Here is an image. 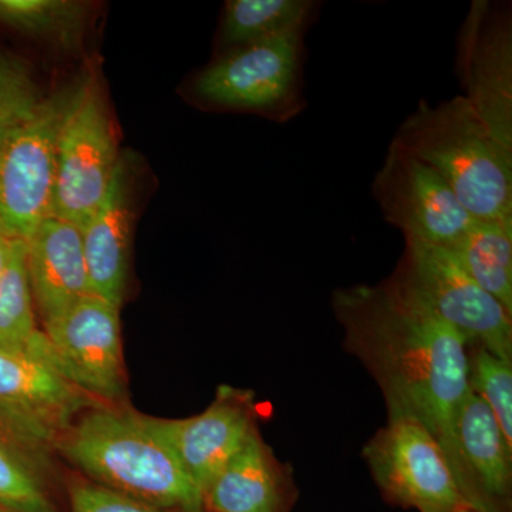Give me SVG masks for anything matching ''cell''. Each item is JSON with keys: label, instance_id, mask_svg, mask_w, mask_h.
Segmentation results:
<instances>
[{"label": "cell", "instance_id": "6da1fadb", "mask_svg": "<svg viewBox=\"0 0 512 512\" xmlns=\"http://www.w3.org/2000/svg\"><path fill=\"white\" fill-rule=\"evenodd\" d=\"M332 308L343 346L382 390L389 419L417 421L447 460L468 393L466 340L387 279L336 289Z\"/></svg>", "mask_w": 512, "mask_h": 512}, {"label": "cell", "instance_id": "7a4b0ae2", "mask_svg": "<svg viewBox=\"0 0 512 512\" xmlns=\"http://www.w3.org/2000/svg\"><path fill=\"white\" fill-rule=\"evenodd\" d=\"M56 451L83 478L114 493L163 510L205 512L201 491L151 416L101 404L74 420Z\"/></svg>", "mask_w": 512, "mask_h": 512}, {"label": "cell", "instance_id": "3957f363", "mask_svg": "<svg viewBox=\"0 0 512 512\" xmlns=\"http://www.w3.org/2000/svg\"><path fill=\"white\" fill-rule=\"evenodd\" d=\"M392 144L434 168L476 220H512V150L463 96L437 106L421 101Z\"/></svg>", "mask_w": 512, "mask_h": 512}, {"label": "cell", "instance_id": "277c9868", "mask_svg": "<svg viewBox=\"0 0 512 512\" xmlns=\"http://www.w3.org/2000/svg\"><path fill=\"white\" fill-rule=\"evenodd\" d=\"M387 281L466 340L512 362V313L480 288L450 249L404 238Z\"/></svg>", "mask_w": 512, "mask_h": 512}, {"label": "cell", "instance_id": "5b68a950", "mask_svg": "<svg viewBox=\"0 0 512 512\" xmlns=\"http://www.w3.org/2000/svg\"><path fill=\"white\" fill-rule=\"evenodd\" d=\"M119 140L97 77L74 83L56 144L52 215L83 227L99 208L119 167Z\"/></svg>", "mask_w": 512, "mask_h": 512}, {"label": "cell", "instance_id": "8992f818", "mask_svg": "<svg viewBox=\"0 0 512 512\" xmlns=\"http://www.w3.org/2000/svg\"><path fill=\"white\" fill-rule=\"evenodd\" d=\"M303 56V32L234 47L201 70L192 93L217 109L289 121L305 107Z\"/></svg>", "mask_w": 512, "mask_h": 512}, {"label": "cell", "instance_id": "52a82bcc", "mask_svg": "<svg viewBox=\"0 0 512 512\" xmlns=\"http://www.w3.org/2000/svg\"><path fill=\"white\" fill-rule=\"evenodd\" d=\"M72 86L45 97L0 143V231L28 241L52 215L56 144Z\"/></svg>", "mask_w": 512, "mask_h": 512}, {"label": "cell", "instance_id": "ba28073f", "mask_svg": "<svg viewBox=\"0 0 512 512\" xmlns=\"http://www.w3.org/2000/svg\"><path fill=\"white\" fill-rule=\"evenodd\" d=\"M370 474L387 503L404 510L453 512L470 508L437 440L417 421L387 420L363 448Z\"/></svg>", "mask_w": 512, "mask_h": 512}, {"label": "cell", "instance_id": "9c48e42d", "mask_svg": "<svg viewBox=\"0 0 512 512\" xmlns=\"http://www.w3.org/2000/svg\"><path fill=\"white\" fill-rule=\"evenodd\" d=\"M42 329L47 363L67 382L103 404L119 406L126 399L120 308L87 293Z\"/></svg>", "mask_w": 512, "mask_h": 512}, {"label": "cell", "instance_id": "30bf717a", "mask_svg": "<svg viewBox=\"0 0 512 512\" xmlns=\"http://www.w3.org/2000/svg\"><path fill=\"white\" fill-rule=\"evenodd\" d=\"M456 70L468 106L488 131L512 150L510 3H471L458 32Z\"/></svg>", "mask_w": 512, "mask_h": 512}, {"label": "cell", "instance_id": "8fae6325", "mask_svg": "<svg viewBox=\"0 0 512 512\" xmlns=\"http://www.w3.org/2000/svg\"><path fill=\"white\" fill-rule=\"evenodd\" d=\"M372 195L384 220L404 238L436 247L450 248L477 221L434 168L394 144L373 180Z\"/></svg>", "mask_w": 512, "mask_h": 512}, {"label": "cell", "instance_id": "7c38bea8", "mask_svg": "<svg viewBox=\"0 0 512 512\" xmlns=\"http://www.w3.org/2000/svg\"><path fill=\"white\" fill-rule=\"evenodd\" d=\"M204 497L214 478L258 431L254 394L220 386L210 406L185 419L151 417Z\"/></svg>", "mask_w": 512, "mask_h": 512}, {"label": "cell", "instance_id": "4fadbf2b", "mask_svg": "<svg viewBox=\"0 0 512 512\" xmlns=\"http://www.w3.org/2000/svg\"><path fill=\"white\" fill-rule=\"evenodd\" d=\"M447 463L468 507L512 511V443L487 404L470 390L454 417Z\"/></svg>", "mask_w": 512, "mask_h": 512}, {"label": "cell", "instance_id": "5bb4252c", "mask_svg": "<svg viewBox=\"0 0 512 512\" xmlns=\"http://www.w3.org/2000/svg\"><path fill=\"white\" fill-rule=\"evenodd\" d=\"M101 404L35 357L0 348V406L29 421L56 447L80 414Z\"/></svg>", "mask_w": 512, "mask_h": 512}, {"label": "cell", "instance_id": "9a60e30c", "mask_svg": "<svg viewBox=\"0 0 512 512\" xmlns=\"http://www.w3.org/2000/svg\"><path fill=\"white\" fill-rule=\"evenodd\" d=\"M26 264L43 326L55 322L90 293L79 225L47 217L26 241Z\"/></svg>", "mask_w": 512, "mask_h": 512}, {"label": "cell", "instance_id": "2e32d148", "mask_svg": "<svg viewBox=\"0 0 512 512\" xmlns=\"http://www.w3.org/2000/svg\"><path fill=\"white\" fill-rule=\"evenodd\" d=\"M298 500L292 467L282 463L259 430L204 493L205 512H291Z\"/></svg>", "mask_w": 512, "mask_h": 512}, {"label": "cell", "instance_id": "e0dca14e", "mask_svg": "<svg viewBox=\"0 0 512 512\" xmlns=\"http://www.w3.org/2000/svg\"><path fill=\"white\" fill-rule=\"evenodd\" d=\"M126 161L121 158L106 197L82 228L90 293L120 308L127 291L133 197Z\"/></svg>", "mask_w": 512, "mask_h": 512}, {"label": "cell", "instance_id": "ac0fdd59", "mask_svg": "<svg viewBox=\"0 0 512 512\" xmlns=\"http://www.w3.org/2000/svg\"><path fill=\"white\" fill-rule=\"evenodd\" d=\"M56 451L45 434L0 406V505L18 512H59L53 495Z\"/></svg>", "mask_w": 512, "mask_h": 512}, {"label": "cell", "instance_id": "d6986e66", "mask_svg": "<svg viewBox=\"0 0 512 512\" xmlns=\"http://www.w3.org/2000/svg\"><path fill=\"white\" fill-rule=\"evenodd\" d=\"M447 249L480 288L512 313V220H477Z\"/></svg>", "mask_w": 512, "mask_h": 512}, {"label": "cell", "instance_id": "ffe728a7", "mask_svg": "<svg viewBox=\"0 0 512 512\" xmlns=\"http://www.w3.org/2000/svg\"><path fill=\"white\" fill-rule=\"evenodd\" d=\"M315 9L312 0H229L221 19L222 45L229 50L305 32Z\"/></svg>", "mask_w": 512, "mask_h": 512}, {"label": "cell", "instance_id": "44dd1931", "mask_svg": "<svg viewBox=\"0 0 512 512\" xmlns=\"http://www.w3.org/2000/svg\"><path fill=\"white\" fill-rule=\"evenodd\" d=\"M42 339L29 284L26 242L15 239L8 266L0 276V348L35 357Z\"/></svg>", "mask_w": 512, "mask_h": 512}, {"label": "cell", "instance_id": "7402d4cb", "mask_svg": "<svg viewBox=\"0 0 512 512\" xmlns=\"http://www.w3.org/2000/svg\"><path fill=\"white\" fill-rule=\"evenodd\" d=\"M89 8L74 0H0V25L73 49L82 40Z\"/></svg>", "mask_w": 512, "mask_h": 512}, {"label": "cell", "instance_id": "603a6c76", "mask_svg": "<svg viewBox=\"0 0 512 512\" xmlns=\"http://www.w3.org/2000/svg\"><path fill=\"white\" fill-rule=\"evenodd\" d=\"M468 390L487 404L512 443V362L480 346L467 348Z\"/></svg>", "mask_w": 512, "mask_h": 512}, {"label": "cell", "instance_id": "cb8c5ba5", "mask_svg": "<svg viewBox=\"0 0 512 512\" xmlns=\"http://www.w3.org/2000/svg\"><path fill=\"white\" fill-rule=\"evenodd\" d=\"M43 99L28 67L0 52V143Z\"/></svg>", "mask_w": 512, "mask_h": 512}, {"label": "cell", "instance_id": "d4e9b609", "mask_svg": "<svg viewBox=\"0 0 512 512\" xmlns=\"http://www.w3.org/2000/svg\"><path fill=\"white\" fill-rule=\"evenodd\" d=\"M69 504L70 512H180L140 503L86 478H76L69 484Z\"/></svg>", "mask_w": 512, "mask_h": 512}, {"label": "cell", "instance_id": "484cf974", "mask_svg": "<svg viewBox=\"0 0 512 512\" xmlns=\"http://www.w3.org/2000/svg\"><path fill=\"white\" fill-rule=\"evenodd\" d=\"M13 242L15 239L9 238L8 235L0 231V276L5 272L8 266L10 252H12Z\"/></svg>", "mask_w": 512, "mask_h": 512}, {"label": "cell", "instance_id": "4316f807", "mask_svg": "<svg viewBox=\"0 0 512 512\" xmlns=\"http://www.w3.org/2000/svg\"><path fill=\"white\" fill-rule=\"evenodd\" d=\"M453 512H478V511L473 510V508H460V510L453 511Z\"/></svg>", "mask_w": 512, "mask_h": 512}, {"label": "cell", "instance_id": "83f0119b", "mask_svg": "<svg viewBox=\"0 0 512 512\" xmlns=\"http://www.w3.org/2000/svg\"><path fill=\"white\" fill-rule=\"evenodd\" d=\"M0 512H18V511L10 510V508L2 507V505H0Z\"/></svg>", "mask_w": 512, "mask_h": 512}]
</instances>
